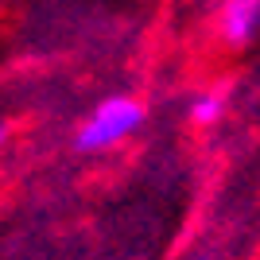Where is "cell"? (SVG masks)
Instances as JSON below:
<instances>
[{
	"instance_id": "6da1fadb",
	"label": "cell",
	"mask_w": 260,
	"mask_h": 260,
	"mask_svg": "<svg viewBox=\"0 0 260 260\" xmlns=\"http://www.w3.org/2000/svg\"><path fill=\"white\" fill-rule=\"evenodd\" d=\"M144 120V105L132 98H109L101 101L98 109H93V117L82 124V132H78V148L82 152H101V148H109V144H120L124 136H132V132L140 128Z\"/></svg>"
},
{
	"instance_id": "7a4b0ae2",
	"label": "cell",
	"mask_w": 260,
	"mask_h": 260,
	"mask_svg": "<svg viewBox=\"0 0 260 260\" xmlns=\"http://www.w3.org/2000/svg\"><path fill=\"white\" fill-rule=\"evenodd\" d=\"M260 20V0H225L221 4V35L233 47H245L256 35Z\"/></svg>"
},
{
	"instance_id": "3957f363",
	"label": "cell",
	"mask_w": 260,
	"mask_h": 260,
	"mask_svg": "<svg viewBox=\"0 0 260 260\" xmlns=\"http://www.w3.org/2000/svg\"><path fill=\"white\" fill-rule=\"evenodd\" d=\"M190 117L198 120V124H214L217 117H221V98L217 93H206V98H198L194 109H190Z\"/></svg>"
},
{
	"instance_id": "277c9868",
	"label": "cell",
	"mask_w": 260,
	"mask_h": 260,
	"mask_svg": "<svg viewBox=\"0 0 260 260\" xmlns=\"http://www.w3.org/2000/svg\"><path fill=\"white\" fill-rule=\"evenodd\" d=\"M4 132H8V128H4V124H0V140H4Z\"/></svg>"
}]
</instances>
